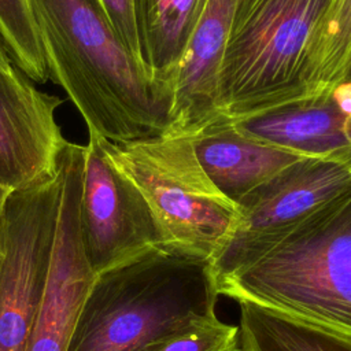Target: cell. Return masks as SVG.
<instances>
[{
  "mask_svg": "<svg viewBox=\"0 0 351 351\" xmlns=\"http://www.w3.org/2000/svg\"><path fill=\"white\" fill-rule=\"evenodd\" d=\"M84 154L85 145L67 141L58 158L60 195L55 240L25 351H67L96 277L84 251L80 225Z\"/></svg>",
  "mask_w": 351,
  "mask_h": 351,
  "instance_id": "obj_8",
  "label": "cell"
},
{
  "mask_svg": "<svg viewBox=\"0 0 351 351\" xmlns=\"http://www.w3.org/2000/svg\"><path fill=\"white\" fill-rule=\"evenodd\" d=\"M0 255H1V254H0Z\"/></svg>",
  "mask_w": 351,
  "mask_h": 351,
  "instance_id": "obj_23",
  "label": "cell"
},
{
  "mask_svg": "<svg viewBox=\"0 0 351 351\" xmlns=\"http://www.w3.org/2000/svg\"><path fill=\"white\" fill-rule=\"evenodd\" d=\"M344 80H348V81H351V64H350V67H348V71H347V75H346V78ZM343 80V81H344Z\"/></svg>",
  "mask_w": 351,
  "mask_h": 351,
  "instance_id": "obj_22",
  "label": "cell"
},
{
  "mask_svg": "<svg viewBox=\"0 0 351 351\" xmlns=\"http://www.w3.org/2000/svg\"><path fill=\"white\" fill-rule=\"evenodd\" d=\"M62 99L30 84L25 74L0 67V184L10 191L55 173L67 140L55 112Z\"/></svg>",
  "mask_w": 351,
  "mask_h": 351,
  "instance_id": "obj_10",
  "label": "cell"
},
{
  "mask_svg": "<svg viewBox=\"0 0 351 351\" xmlns=\"http://www.w3.org/2000/svg\"><path fill=\"white\" fill-rule=\"evenodd\" d=\"M80 225L95 274L163 244L145 200L111 163L103 137L90 132L81 177Z\"/></svg>",
  "mask_w": 351,
  "mask_h": 351,
  "instance_id": "obj_9",
  "label": "cell"
},
{
  "mask_svg": "<svg viewBox=\"0 0 351 351\" xmlns=\"http://www.w3.org/2000/svg\"><path fill=\"white\" fill-rule=\"evenodd\" d=\"M206 0H133L143 70L166 112L170 84Z\"/></svg>",
  "mask_w": 351,
  "mask_h": 351,
  "instance_id": "obj_14",
  "label": "cell"
},
{
  "mask_svg": "<svg viewBox=\"0 0 351 351\" xmlns=\"http://www.w3.org/2000/svg\"><path fill=\"white\" fill-rule=\"evenodd\" d=\"M330 0H237L221 67L230 121L308 99L310 38Z\"/></svg>",
  "mask_w": 351,
  "mask_h": 351,
  "instance_id": "obj_5",
  "label": "cell"
},
{
  "mask_svg": "<svg viewBox=\"0 0 351 351\" xmlns=\"http://www.w3.org/2000/svg\"><path fill=\"white\" fill-rule=\"evenodd\" d=\"M234 133L307 156L351 149V118L330 93L222 122Z\"/></svg>",
  "mask_w": 351,
  "mask_h": 351,
  "instance_id": "obj_12",
  "label": "cell"
},
{
  "mask_svg": "<svg viewBox=\"0 0 351 351\" xmlns=\"http://www.w3.org/2000/svg\"><path fill=\"white\" fill-rule=\"evenodd\" d=\"M0 40L11 63L29 80L44 84L49 78L27 0H0Z\"/></svg>",
  "mask_w": 351,
  "mask_h": 351,
  "instance_id": "obj_17",
  "label": "cell"
},
{
  "mask_svg": "<svg viewBox=\"0 0 351 351\" xmlns=\"http://www.w3.org/2000/svg\"><path fill=\"white\" fill-rule=\"evenodd\" d=\"M60 195L52 176L10 193L1 228L0 351H25L45 285Z\"/></svg>",
  "mask_w": 351,
  "mask_h": 351,
  "instance_id": "obj_6",
  "label": "cell"
},
{
  "mask_svg": "<svg viewBox=\"0 0 351 351\" xmlns=\"http://www.w3.org/2000/svg\"><path fill=\"white\" fill-rule=\"evenodd\" d=\"M351 64V0H330L307 47L306 88L308 97L330 93Z\"/></svg>",
  "mask_w": 351,
  "mask_h": 351,
  "instance_id": "obj_16",
  "label": "cell"
},
{
  "mask_svg": "<svg viewBox=\"0 0 351 351\" xmlns=\"http://www.w3.org/2000/svg\"><path fill=\"white\" fill-rule=\"evenodd\" d=\"M100 3L112 25L117 37L143 70L133 0H100Z\"/></svg>",
  "mask_w": 351,
  "mask_h": 351,
  "instance_id": "obj_19",
  "label": "cell"
},
{
  "mask_svg": "<svg viewBox=\"0 0 351 351\" xmlns=\"http://www.w3.org/2000/svg\"><path fill=\"white\" fill-rule=\"evenodd\" d=\"M12 66H14V64L11 63L8 55L5 53L4 47H3V44H1V40H0V67H3V69H10V67H12Z\"/></svg>",
  "mask_w": 351,
  "mask_h": 351,
  "instance_id": "obj_21",
  "label": "cell"
},
{
  "mask_svg": "<svg viewBox=\"0 0 351 351\" xmlns=\"http://www.w3.org/2000/svg\"><path fill=\"white\" fill-rule=\"evenodd\" d=\"M111 163L145 200L163 244L211 261L233 234L240 207L210 180L195 151V137L163 129L112 143L103 137Z\"/></svg>",
  "mask_w": 351,
  "mask_h": 351,
  "instance_id": "obj_4",
  "label": "cell"
},
{
  "mask_svg": "<svg viewBox=\"0 0 351 351\" xmlns=\"http://www.w3.org/2000/svg\"><path fill=\"white\" fill-rule=\"evenodd\" d=\"M12 191L5 188L4 185L0 184V254H1V247H3V240H1V228H3V214H4V207L7 203V199Z\"/></svg>",
  "mask_w": 351,
  "mask_h": 351,
  "instance_id": "obj_20",
  "label": "cell"
},
{
  "mask_svg": "<svg viewBox=\"0 0 351 351\" xmlns=\"http://www.w3.org/2000/svg\"><path fill=\"white\" fill-rule=\"evenodd\" d=\"M149 351H240L239 326L215 317L206 319L159 344Z\"/></svg>",
  "mask_w": 351,
  "mask_h": 351,
  "instance_id": "obj_18",
  "label": "cell"
},
{
  "mask_svg": "<svg viewBox=\"0 0 351 351\" xmlns=\"http://www.w3.org/2000/svg\"><path fill=\"white\" fill-rule=\"evenodd\" d=\"M211 261L152 247L96 274L67 351H149L215 317Z\"/></svg>",
  "mask_w": 351,
  "mask_h": 351,
  "instance_id": "obj_2",
  "label": "cell"
},
{
  "mask_svg": "<svg viewBox=\"0 0 351 351\" xmlns=\"http://www.w3.org/2000/svg\"><path fill=\"white\" fill-rule=\"evenodd\" d=\"M49 77L88 130L112 143L166 128V106L125 49L100 0H27Z\"/></svg>",
  "mask_w": 351,
  "mask_h": 351,
  "instance_id": "obj_1",
  "label": "cell"
},
{
  "mask_svg": "<svg viewBox=\"0 0 351 351\" xmlns=\"http://www.w3.org/2000/svg\"><path fill=\"white\" fill-rule=\"evenodd\" d=\"M351 188V149L311 158L240 203V221L211 259L217 287L250 267L293 228Z\"/></svg>",
  "mask_w": 351,
  "mask_h": 351,
  "instance_id": "obj_7",
  "label": "cell"
},
{
  "mask_svg": "<svg viewBox=\"0 0 351 351\" xmlns=\"http://www.w3.org/2000/svg\"><path fill=\"white\" fill-rule=\"evenodd\" d=\"M237 0H206L170 84L166 128L192 137L223 121L221 67Z\"/></svg>",
  "mask_w": 351,
  "mask_h": 351,
  "instance_id": "obj_11",
  "label": "cell"
},
{
  "mask_svg": "<svg viewBox=\"0 0 351 351\" xmlns=\"http://www.w3.org/2000/svg\"><path fill=\"white\" fill-rule=\"evenodd\" d=\"M240 304V351H351V333L250 300Z\"/></svg>",
  "mask_w": 351,
  "mask_h": 351,
  "instance_id": "obj_15",
  "label": "cell"
},
{
  "mask_svg": "<svg viewBox=\"0 0 351 351\" xmlns=\"http://www.w3.org/2000/svg\"><path fill=\"white\" fill-rule=\"evenodd\" d=\"M195 151L210 180L237 204L299 165L318 158L250 140L222 122L195 137Z\"/></svg>",
  "mask_w": 351,
  "mask_h": 351,
  "instance_id": "obj_13",
  "label": "cell"
},
{
  "mask_svg": "<svg viewBox=\"0 0 351 351\" xmlns=\"http://www.w3.org/2000/svg\"><path fill=\"white\" fill-rule=\"evenodd\" d=\"M217 288L237 302L351 333V188Z\"/></svg>",
  "mask_w": 351,
  "mask_h": 351,
  "instance_id": "obj_3",
  "label": "cell"
}]
</instances>
